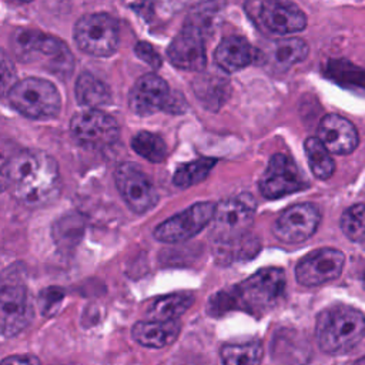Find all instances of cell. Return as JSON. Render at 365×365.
<instances>
[{"instance_id":"obj_1","label":"cell","mask_w":365,"mask_h":365,"mask_svg":"<svg viewBox=\"0 0 365 365\" xmlns=\"http://www.w3.org/2000/svg\"><path fill=\"white\" fill-rule=\"evenodd\" d=\"M3 185L23 205H47L60 194L58 165L40 150L17 151L3 165Z\"/></svg>"},{"instance_id":"obj_2","label":"cell","mask_w":365,"mask_h":365,"mask_svg":"<svg viewBox=\"0 0 365 365\" xmlns=\"http://www.w3.org/2000/svg\"><path fill=\"white\" fill-rule=\"evenodd\" d=\"M315 336L321 351L346 354L365 336V315L348 305L327 308L317 318Z\"/></svg>"},{"instance_id":"obj_3","label":"cell","mask_w":365,"mask_h":365,"mask_svg":"<svg viewBox=\"0 0 365 365\" xmlns=\"http://www.w3.org/2000/svg\"><path fill=\"white\" fill-rule=\"evenodd\" d=\"M11 44L16 56L23 61L41 60L47 70L58 76L71 73L73 56L60 38L21 29L13 34Z\"/></svg>"},{"instance_id":"obj_4","label":"cell","mask_w":365,"mask_h":365,"mask_svg":"<svg viewBox=\"0 0 365 365\" xmlns=\"http://www.w3.org/2000/svg\"><path fill=\"white\" fill-rule=\"evenodd\" d=\"M285 275L281 268L268 267L238 284L228 299L238 304L245 311L261 315L274 308L284 295Z\"/></svg>"},{"instance_id":"obj_5","label":"cell","mask_w":365,"mask_h":365,"mask_svg":"<svg viewBox=\"0 0 365 365\" xmlns=\"http://www.w3.org/2000/svg\"><path fill=\"white\" fill-rule=\"evenodd\" d=\"M10 106L21 115L33 120L56 117L60 111V94L47 80L27 77L14 83L7 91Z\"/></svg>"},{"instance_id":"obj_6","label":"cell","mask_w":365,"mask_h":365,"mask_svg":"<svg viewBox=\"0 0 365 365\" xmlns=\"http://www.w3.org/2000/svg\"><path fill=\"white\" fill-rule=\"evenodd\" d=\"M74 41L87 54L111 56L118 46V26L108 14H86L74 26Z\"/></svg>"},{"instance_id":"obj_7","label":"cell","mask_w":365,"mask_h":365,"mask_svg":"<svg viewBox=\"0 0 365 365\" xmlns=\"http://www.w3.org/2000/svg\"><path fill=\"white\" fill-rule=\"evenodd\" d=\"M254 204L244 198H228L217 204L212 240L228 247L244 238L252 225Z\"/></svg>"},{"instance_id":"obj_8","label":"cell","mask_w":365,"mask_h":365,"mask_svg":"<svg viewBox=\"0 0 365 365\" xmlns=\"http://www.w3.org/2000/svg\"><path fill=\"white\" fill-rule=\"evenodd\" d=\"M70 133L87 148H106L117 141L120 128L111 115L98 108H90L73 115Z\"/></svg>"},{"instance_id":"obj_9","label":"cell","mask_w":365,"mask_h":365,"mask_svg":"<svg viewBox=\"0 0 365 365\" xmlns=\"http://www.w3.org/2000/svg\"><path fill=\"white\" fill-rule=\"evenodd\" d=\"M215 204L197 202L187 210L165 220L154 230L155 240L161 242L175 244L187 241L201 232L214 220Z\"/></svg>"},{"instance_id":"obj_10","label":"cell","mask_w":365,"mask_h":365,"mask_svg":"<svg viewBox=\"0 0 365 365\" xmlns=\"http://www.w3.org/2000/svg\"><path fill=\"white\" fill-rule=\"evenodd\" d=\"M33 318V305L24 284L3 282L0 292V329L6 338L21 332Z\"/></svg>"},{"instance_id":"obj_11","label":"cell","mask_w":365,"mask_h":365,"mask_svg":"<svg viewBox=\"0 0 365 365\" xmlns=\"http://www.w3.org/2000/svg\"><path fill=\"white\" fill-rule=\"evenodd\" d=\"M118 192L137 214L147 212L158 201V192L148 177L135 164L123 163L114 174Z\"/></svg>"},{"instance_id":"obj_12","label":"cell","mask_w":365,"mask_h":365,"mask_svg":"<svg viewBox=\"0 0 365 365\" xmlns=\"http://www.w3.org/2000/svg\"><path fill=\"white\" fill-rule=\"evenodd\" d=\"M307 187V180L302 177L299 168L285 154L272 155L259 180V191L269 200L289 195Z\"/></svg>"},{"instance_id":"obj_13","label":"cell","mask_w":365,"mask_h":365,"mask_svg":"<svg viewBox=\"0 0 365 365\" xmlns=\"http://www.w3.org/2000/svg\"><path fill=\"white\" fill-rule=\"evenodd\" d=\"M345 255L336 248H319L305 255L295 267V278L301 285L317 287L334 281L342 272Z\"/></svg>"},{"instance_id":"obj_14","label":"cell","mask_w":365,"mask_h":365,"mask_svg":"<svg viewBox=\"0 0 365 365\" xmlns=\"http://www.w3.org/2000/svg\"><path fill=\"white\" fill-rule=\"evenodd\" d=\"M321 215L311 202H299L288 207L277 218L272 231L274 235L287 244H297L308 240L318 228Z\"/></svg>"},{"instance_id":"obj_15","label":"cell","mask_w":365,"mask_h":365,"mask_svg":"<svg viewBox=\"0 0 365 365\" xmlns=\"http://www.w3.org/2000/svg\"><path fill=\"white\" fill-rule=\"evenodd\" d=\"M171 91L165 80L157 74L141 76L130 90V110L140 115H148L155 111H167Z\"/></svg>"},{"instance_id":"obj_16","label":"cell","mask_w":365,"mask_h":365,"mask_svg":"<svg viewBox=\"0 0 365 365\" xmlns=\"http://www.w3.org/2000/svg\"><path fill=\"white\" fill-rule=\"evenodd\" d=\"M258 17L262 26L275 34L298 33L307 26L304 11L287 0H261Z\"/></svg>"},{"instance_id":"obj_17","label":"cell","mask_w":365,"mask_h":365,"mask_svg":"<svg viewBox=\"0 0 365 365\" xmlns=\"http://www.w3.org/2000/svg\"><path fill=\"white\" fill-rule=\"evenodd\" d=\"M167 56L177 68L201 71L207 63L204 34L192 27L184 26L180 34H177L168 46Z\"/></svg>"},{"instance_id":"obj_18","label":"cell","mask_w":365,"mask_h":365,"mask_svg":"<svg viewBox=\"0 0 365 365\" xmlns=\"http://www.w3.org/2000/svg\"><path fill=\"white\" fill-rule=\"evenodd\" d=\"M317 137L332 154L338 155L352 153L359 141L355 125L338 114H327L321 118Z\"/></svg>"},{"instance_id":"obj_19","label":"cell","mask_w":365,"mask_h":365,"mask_svg":"<svg viewBox=\"0 0 365 365\" xmlns=\"http://www.w3.org/2000/svg\"><path fill=\"white\" fill-rule=\"evenodd\" d=\"M180 322L177 319H148L134 324L131 329L133 339L147 348H164L175 341L180 334Z\"/></svg>"},{"instance_id":"obj_20","label":"cell","mask_w":365,"mask_h":365,"mask_svg":"<svg viewBox=\"0 0 365 365\" xmlns=\"http://www.w3.org/2000/svg\"><path fill=\"white\" fill-rule=\"evenodd\" d=\"M214 60L224 71L234 73L247 67L252 61V47L245 38L240 36H230L217 46Z\"/></svg>"},{"instance_id":"obj_21","label":"cell","mask_w":365,"mask_h":365,"mask_svg":"<svg viewBox=\"0 0 365 365\" xmlns=\"http://www.w3.org/2000/svg\"><path fill=\"white\" fill-rule=\"evenodd\" d=\"M77 101L88 108H100L111 103L108 87L90 73H83L76 83Z\"/></svg>"},{"instance_id":"obj_22","label":"cell","mask_w":365,"mask_h":365,"mask_svg":"<svg viewBox=\"0 0 365 365\" xmlns=\"http://www.w3.org/2000/svg\"><path fill=\"white\" fill-rule=\"evenodd\" d=\"M308 56V44L298 37L277 40L268 50L269 61L279 68H289Z\"/></svg>"},{"instance_id":"obj_23","label":"cell","mask_w":365,"mask_h":365,"mask_svg":"<svg viewBox=\"0 0 365 365\" xmlns=\"http://www.w3.org/2000/svg\"><path fill=\"white\" fill-rule=\"evenodd\" d=\"M194 302V297L190 292H177L171 295H164L154 301L148 315L153 319H178Z\"/></svg>"},{"instance_id":"obj_24","label":"cell","mask_w":365,"mask_h":365,"mask_svg":"<svg viewBox=\"0 0 365 365\" xmlns=\"http://www.w3.org/2000/svg\"><path fill=\"white\" fill-rule=\"evenodd\" d=\"M304 148L312 174L319 180H328L335 171L331 151L318 137H308L304 143Z\"/></svg>"},{"instance_id":"obj_25","label":"cell","mask_w":365,"mask_h":365,"mask_svg":"<svg viewBox=\"0 0 365 365\" xmlns=\"http://www.w3.org/2000/svg\"><path fill=\"white\" fill-rule=\"evenodd\" d=\"M264 355L259 341H250L244 344H227L221 348V359L224 364H258Z\"/></svg>"},{"instance_id":"obj_26","label":"cell","mask_w":365,"mask_h":365,"mask_svg":"<svg viewBox=\"0 0 365 365\" xmlns=\"http://www.w3.org/2000/svg\"><path fill=\"white\" fill-rule=\"evenodd\" d=\"M133 150L151 163H161L167 157V145L164 140L154 133L140 131L131 140Z\"/></svg>"},{"instance_id":"obj_27","label":"cell","mask_w":365,"mask_h":365,"mask_svg":"<svg viewBox=\"0 0 365 365\" xmlns=\"http://www.w3.org/2000/svg\"><path fill=\"white\" fill-rule=\"evenodd\" d=\"M215 163H217L215 158H198V160L185 163L175 170L173 175V182L177 187H182V188L197 184L208 175L210 170L215 165Z\"/></svg>"},{"instance_id":"obj_28","label":"cell","mask_w":365,"mask_h":365,"mask_svg":"<svg viewBox=\"0 0 365 365\" xmlns=\"http://www.w3.org/2000/svg\"><path fill=\"white\" fill-rule=\"evenodd\" d=\"M342 232L355 242H365V204H355L341 217Z\"/></svg>"},{"instance_id":"obj_29","label":"cell","mask_w":365,"mask_h":365,"mask_svg":"<svg viewBox=\"0 0 365 365\" xmlns=\"http://www.w3.org/2000/svg\"><path fill=\"white\" fill-rule=\"evenodd\" d=\"M218 11H220V6H218L217 0L202 1L195 9L191 10L184 26L192 27V29L198 30L201 34H204L214 23Z\"/></svg>"},{"instance_id":"obj_30","label":"cell","mask_w":365,"mask_h":365,"mask_svg":"<svg viewBox=\"0 0 365 365\" xmlns=\"http://www.w3.org/2000/svg\"><path fill=\"white\" fill-rule=\"evenodd\" d=\"M63 298H64V292L60 288L50 287L47 289H43L38 295V308H40L41 314L46 317L56 314Z\"/></svg>"},{"instance_id":"obj_31","label":"cell","mask_w":365,"mask_h":365,"mask_svg":"<svg viewBox=\"0 0 365 365\" xmlns=\"http://www.w3.org/2000/svg\"><path fill=\"white\" fill-rule=\"evenodd\" d=\"M135 54L148 66H151L153 68H158L161 66V57L160 54L154 50V47L145 41H138L134 47Z\"/></svg>"},{"instance_id":"obj_32","label":"cell","mask_w":365,"mask_h":365,"mask_svg":"<svg viewBox=\"0 0 365 365\" xmlns=\"http://www.w3.org/2000/svg\"><path fill=\"white\" fill-rule=\"evenodd\" d=\"M40 361L30 355V354H26V355H14V356H9V358H4L1 361L3 365H7V364H11V365H16V364H38Z\"/></svg>"},{"instance_id":"obj_33","label":"cell","mask_w":365,"mask_h":365,"mask_svg":"<svg viewBox=\"0 0 365 365\" xmlns=\"http://www.w3.org/2000/svg\"><path fill=\"white\" fill-rule=\"evenodd\" d=\"M188 1H190V0H160V3H161L165 9H168V10H171V11H175V10L181 9V7L185 6Z\"/></svg>"},{"instance_id":"obj_34","label":"cell","mask_w":365,"mask_h":365,"mask_svg":"<svg viewBox=\"0 0 365 365\" xmlns=\"http://www.w3.org/2000/svg\"><path fill=\"white\" fill-rule=\"evenodd\" d=\"M7 1L16 3V4H21V3H29V1H31V0H7Z\"/></svg>"}]
</instances>
